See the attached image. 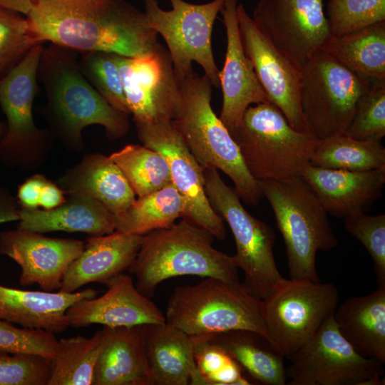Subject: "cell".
Segmentation results:
<instances>
[{
    "label": "cell",
    "mask_w": 385,
    "mask_h": 385,
    "mask_svg": "<svg viewBox=\"0 0 385 385\" xmlns=\"http://www.w3.org/2000/svg\"><path fill=\"white\" fill-rule=\"evenodd\" d=\"M26 18L41 43L76 52L143 57L160 44L145 13L125 0H34Z\"/></svg>",
    "instance_id": "cell-1"
},
{
    "label": "cell",
    "mask_w": 385,
    "mask_h": 385,
    "mask_svg": "<svg viewBox=\"0 0 385 385\" xmlns=\"http://www.w3.org/2000/svg\"><path fill=\"white\" fill-rule=\"evenodd\" d=\"M76 52L53 43L43 47L37 77L46 92L48 131L65 148L79 152L86 127L101 125L114 140L128 133L130 123L129 115L111 106L86 79Z\"/></svg>",
    "instance_id": "cell-2"
},
{
    "label": "cell",
    "mask_w": 385,
    "mask_h": 385,
    "mask_svg": "<svg viewBox=\"0 0 385 385\" xmlns=\"http://www.w3.org/2000/svg\"><path fill=\"white\" fill-rule=\"evenodd\" d=\"M214 240L208 230L185 219L143 235L127 270L135 277L137 289L149 299L160 282L174 277L195 275L240 282L234 257L214 248Z\"/></svg>",
    "instance_id": "cell-3"
},
{
    "label": "cell",
    "mask_w": 385,
    "mask_h": 385,
    "mask_svg": "<svg viewBox=\"0 0 385 385\" xmlns=\"http://www.w3.org/2000/svg\"><path fill=\"white\" fill-rule=\"evenodd\" d=\"M182 101L172 120L203 169L222 170L233 182L246 204L255 206L262 197L257 180L249 172L240 150L211 106L212 83L195 71L178 79Z\"/></svg>",
    "instance_id": "cell-4"
},
{
    "label": "cell",
    "mask_w": 385,
    "mask_h": 385,
    "mask_svg": "<svg viewBox=\"0 0 385 385\" xmlns=\"http://www.w3.org/2000/svg\"><path fill=\"white\" fill-rule=\"evenodd\" d=\"M257 181L282 235L290 279L320 282L317 252L334 248L338 241L317 195L302 177Z\"/></svg>",
    "instance_id": "cell-5"
},
{
    "label": "cell",
    "mask_w": 385,
    "mask_h": 385,
    "mask_svg": "<svg viewBox=\"0 0 385 385\" xmlns=\"http://www.w3.org/2000/svg\"><path fill=\"white\" fill-rule=\"evenodd\" d=\"M230 134L257 180L301 177L320 140L309 131L294 128L270 101L249 106Z\"/></svg>",
    "instance_id": "cell-6"
},
{
    "label": "cell",
    "mask_w": 385,
    "mask_h": 385,
    "mask_svg": "<svg viewBox=\"0 0 385 385\" xmlns=\"http://www.w3.org/2000/svg\"><path fill=\"white\" fill-rule=\"evenodd\" d=\"M165 317L167 324L190 337L245 329L269 338L263 302L247 292L241 282L205 277L193 285L178 286Z\"/></svg>",
    "instance_id": "cell-7"
},
{
    "label": "cell",
    "mask_w": 385,
    "mask_h": 385,
    "mask_svg": "<svg viewBox=\"0 0 385 385\" xmlns=\"http://www.w3.org/2000/svg\"><path fill=\"white\" fill-rule=\"evenodd\" d=\"M205 189L213 209L227 222L234 236L242 285L252 296L265 299L285 279L278 271L273 253L275 235L265 222L250 214L235 190L227 186L217 170L203 169Z\"/></svg>",
    "instance_id": "cell-8"
},
{
    "label": "cell",
    "mask_w": 385,
    "mask_h": 385,
    "mask_svg": "<svg viewBox=\"0 0 385 385\" xmlns=\"http://www.w3.org/2000/svg\"><path fill=\"white\" fill-rule=\"evenodd\" d=\"M43 44L33 47L6 75L0 78V106L6 130L0 138V162L10 168L33 170L46 159L52 135L38 128L33 115L37 73Z\"/></svg>",
    "instance_id": "cell-9"
},
{
    "label": "cell",
    "mask_w": 385,
    "mask_h": 385,
    "mask_svg": "<svg viewBox=\"0 0 385 385\" xmlns=\"http://www.w3.org/2000/svg\"><path fill=\"white\" fill-rule=\"evenodd\" d=\"M301 106L318 140L344 134L373 81L319 51L302 67Z\"/></svg>",
    "instance_id": "cell-10"
},
{
    "label": "cell",
    "mask_w": 385,
    "mask_h": 385,
    "mask_svg": "<svg viewBox=\"0 0 385 385\" xmlns=\"http://www.w3.org/2000/svg\"><path fill=\"white\" fill-rule=\"evenodd\" d=\"M289 385H382L384 364L360 355L339 332L333 314L287 356Z\"/></svg>",
    "instance_id": "cell-11"
},
{
    "label": "cell",
    "mask_w": 385,
    "mask_h": 385,
    "mask_svg": "<svg viewBox=\"0 0 385 385\" xmlns=\"http://www.w3.org/2000/svg\"><path fill=\"white\" fill-rule=\"evenodd\" d=\"M143 1L151 26L165 41L177 78H182L192 72V62L195 61L202 68L212 86L220 88L212 33L225 0L201 4L168 0L172 6L170 11L163 10L156 0Z\"/></svg>",
    "instance_id": "cell-12"
},
{
    "label": "cell",
    "mask_w": 385,
    "mask_h": 385,
    "mask_svg": "<svg viewBox=\"0 0 385 385\" xmlns=\"http://www.w3.org/2000/svg\"><path fill=\"white\" fill-rule=\"evenodd\" d=\"M339 292L331 283L284 279L263 299V317L271 342L284 356L297 351L337 308Z\"/></svg>",
    "instance_id": "cell-13"
},
{
    "label": "cell",
    "mask_w": 385,
    "mask_h": 385,
    "mask_svg": "<svg viewBox=\"0 0 385 385\" xmlns=\"http://www.w3.org/2000/svg\"><path fill=\"white\" fill-rule=\"evenodd\" d=\"M143 145L166 159L172 184L185 202L184 217L212 234L215 238L226 236L222 217L210 205L205 189L203 168L185 144L172 120L135 123Z\"/></svg>",
    "instance_id": "cell-14"
},
{
    "label": "cell",
    "mask_w": 385,
    "mask_h": 385,
    "mask_svg": "<svg viewBox=\"0 0 385 385\" xmlns=\"http://www.w3.org/2000/svg\"><path fill=\"white\" fill-rule=\"evenodd\" d=\"M237 16L244 51L269 101L294 128L309 131L301 106L302 68L269 39L242 3Z\"/></svg>",
    "instance_id": "cell-15"
},
{
    "label": "cell",
    "mask_w": 385,
    "mask_h": 385,
    "mask_svg": "<svg viewBox=\"0 0 385 385\" xmlns=\"http://www.w3.org/2000/svg\"><path fill=\"white\" fill-rule=\"evenodd\" d=\"M120 78L135 123L173 120L182 97L168 51L159 44L150 56L118 55Z\"/></svg>",
    "instance_id": "cell-16"
},
{
    "label": "cell",
    "mask_w": 385,
    "mask_h": 385,
    "mask_svg": "<svg viewBox=\"0 0 385 385\" xmlns=\"http://www.w3.org/2000/svg\"><path fill=\"white\" fill-rule=\"evenodd\" d=\"M325 0H260L252 19L269 39L299 67L332 36Z\"/></svg>",
    "instance_id": "cell-17"
},
{
    "label": "cell",
    "mask_w": 385,
    "mask_h": 385,
    "mask_svg": "<svg viewBox=\"0 0 385 385\" xmlns=\"http://www.w3.org/2000/svg\"><path fill=\"white\" fill-rule=\"evenodd\" d=\"M84 247L82 240L49 237L18 227L0 232V255L19 265V283L36 284L47 292L59 290L68 267Z\"/></svg>",
    "instance_id": "cell-18"
},
{
    "label": "cell",
    "mask_w": 385,
    "mask_h": 385,
    "mask_svg": "<svg viewBox=\"0 0 385 385\" xmlns=\"http://www.w3.org/2000/svg\"><path fill=\"white\" fill-rule=\"evenodd\" d=\"M103 284L107 287L103 295L81 299L68 307L66 314L69 327L98 324L130 327L166 322L165 314L137 289L130 275L120 273Z\"/></svg>",
    "instance_id": "cell-19"
},
{
    "label": "cell",
    "mask_w": 385,
    "mask_h": 385,
    "mask_svg": "<svg viewBox=\"0 0 385 385\" xmlns=\"http://www.w3.org/2000/svg\"><path fill=\"white\" fill-rule=\"evenodd\" d=\"M237 5V0H225L220 10L226 31L227 46L224 66L220 71L222 92L220 119L230 133L238 125L249 106L269 101L244 51Z\"/></svg>",
    "instance_id": "cell-20"
},
{
    "label": "cell",
    "mask_w": 385,
    "mask_h": 385,
    "mask_svg": "<svg viewBox=\"0 0 385 385\" xmlns=\"http://www.w3.org/2000/svg\"><path fill=\"white\" fill-rule=\"evenodd\" d=\"M301 177L313 190L328 214L344 220L369 212L381 197L385 184V167L350 171L309 164Z\"/></svg>",
    "instance_id": "cell-21"
},
{
    "label": "cell",
    "mask_w": 385,
    "mask_h": 385,
    "mask_svg": "<svg viewBox=\"0 0 385 385\" xmlns=\"http://www.w3.org/2000/svg\"><path fill=\"white\" fill-rule=\"evenodd\" d=\"M140 330L150 385H204L190 336L166 322Z\"/></svg>",
    "instance_id": "cell-22"
},
{
    "label": "cell",
    "mask_w": 385,
    "mask_h": 385,
    "mask_svg": "<svg viewBox=\"0 0 385 385\" xmlns=\"http://www.w3.org/2000/svg\"><path fill=\"white\" fill-rule=\"evenodd\" d=\"M143 236L116 230L90 236L82 252L68 267L59 290L74 292L87 284L103 283L123 273L134 261Z\"/></svg>",
    "instance_id": "cell-23"
},
{
    "label": "cell",
    "mask_w": 385,
    "mask_h": 385,
    "mask_svg": "<svg viewBox=\"0 0 385 385\" xmlns=\"http://www.w3.org/2000/svg\"><path fill=\"white\" fill-rule=\"evenodd\" d=\"M97 294L92 288L70 293L24 290L0 284V319L22 327L61 333L69 327L66 314L68 307Z\"/></svg>",
    "instance_id": "cell-24"
},
{
    "label": "cell",
    "mask_w": 385,
    "mask_h": 385,
    "mask_svg": "<svg viewBox=\"0 0 385 385\" xmlns=\"http://www.w3.org/2000/svg\"><path fill=\"white\" fill-rule=\"evenodd\" d=\"M66 195L78 194L101 202L114 215L125 210L135 195L119 168L103 154L88 153L57 180Z\"/></svg>",
    "instance_id": "cell-25"
},
{
    "label": "cell",
    "mask_w": 385,
    "mask_h": 385,
    "mask_svg": "<svg viewBox=\"0 0 385 385\" xmlns=\"http://www.w3.org/2000/svg\"><path fill=\"white\" fill-rule=\"evenodd\" d=\"M68 196L62 205L52 210L20 208L17 227L40 233L63 231L90 236L115 230V215L101 202L82 195Z\"/></svg>",
    "instance_id": "cell-26"
},
{
    "label": "cell",
    "mask_w": 385,
    "mask_h": 385,
    "mask_svg": "<svg viewBox=\"0 0 385 385\" xmlns=\"http://www.w3.org/2000/svg\"><path fill=\"white\" fill-rule=\"evenodd\" d=\"M341 334L361 356L385 362V286L345 300L333 313Z\"/></svg>",
    "instance_id": "cell-27"
},
{
    "label": "cell",
    "mask_w": 385,
    "mask_h": 385,
    "mask_svg": "<svg viewBox=\"0 0 385 385\" xmlns=\"http://www.w3.org/2000/svg\"><path fill=\"white\" fill-rule=\"evenodd\" d=\"M106 327L92 385H150L140 325Z\"/></svg>",
    "instance_id": "cell-28"
},
{
    "label": "cell",
    "mask_w": 385,
    "mask_h": 385,
    "mask_svg": "<svg viewBox=\"0 0 385 385\" xmlns=\"http://www.w3.org/2000/svg\"><path fill=\"white\" fill-rule=\"evenodd\" d=\"M203 337L222 348L241 366L251 381L265 385L287 384L284 356L263 334L236 329Z\"/></svg>",
    "instance_id": "cell-29"
},
{
    "label": "cell",
    "mask_w": 385,
    "mask_h": 385,
    "mask_svg": "<svg viewBox=\"0 0 385 385\" xmlns=\"http://www.w3.org/2000/svg\"><path fill=\"white\" fill-rule=\"evenodd\" d=\"M320 51L365 78L385 80V21L332 36Z\"/></svg>",
    "instance_id": "cell-30"
},
{
    "label": "cell",
    "mask_w": 385,
    "mask_h": 385,
    "mask_svg": "<svg viewBox=\"0 0 385 385\" xmlns=\"http://www.w3.org/2000/svg\"><path fill=\"white\" fill-rule=\"evenodd\" d=\"M185 202L171 183L139 197L123 212L115 215V230L143 235L168 227L185 215Z\"/></svg>",
    "instance_id": "cell-31"
},
{
    "label": "cell",
    "mask_w": 385,
    "mask_h": 385,
    "mask_svg": "<svg viewBox=\"0 0 385 385\" xmlns=\"http://www.w3.org/2000/svg\"><path fill=\"white\" fill-rule=\"evenodd\" d=\"M106 327L92 337L78 335L58 340L48 385H92Z\"/></svg>",
    "instance_id": "cell-32"
},
{
    "label": "cell",
    "mask_w": 385,
    "mask_h": 385,
    "mask_svg": "<svg viewBox=\"0 0 385 385\" xmlns=\"http://www.w3.org/2000/svg\"><path fill=\"white\" fill-rule=\"evenodd\" d=\"M310 164L350 171L379 169L385 167V148L381 140H359L342 134L320 140Z\"/></svg>",
    "instance_id": "cell-33"
},
{
    "label": "cell",
    "mask_w": 385,
    "mask_h": 385,
    "mask_svg": "<svg viewBox=\"0 0 385 385\" xmlns=\"http://www.w3.org/2000/svg\"><path fill=\"white\" fill-rule=\"evenodd\" d=\"M109 157L119 168L138 197L172 183L166 159L160 153L145 145L128 144Z\"/></svg>",
    "instance_id": "cell-34"
},
{
    "label": "cell",
    "mask_w": 385,
    "mask_h": 385,
    "mask_svg": "<svg viewBox=\"0 0 385 385\" xmlns=\"http://www.w3.org/2000/svg\"><path fill=\"white\" fill-rule=\"evenodd\" d=\"M78 64L86 79L111 106L130 114L120 78L118 54L84 52Z\"/></svg>",
    "instance_id": "cell-35"
},
{
    "label": "cell",
    "mask_w": 385,
    "mask_h": 385,
    "mask_svg": "<svg viewBox=\"0 0 385 385\" xmlns=\"http://www.w3.org/2000/svg\"><path fill=\"white\" fill-rule=\"evenodd\" d=\"M41 43L26 17L0 6V78Z\"/></svg>",
    "instance_id": "cell-36"
},
{
    "label": "cell",
    "mask_w": 385,
    "mask_h": 385,
    "mask_svg": "<svg viewBox=\"0 0 385 385\" xmlns=\"http://www.w3.org/2000/svg\"><path fill=\"white\" fill-rule=\"evenodd\" d=\"M191 337L196 367L204 385L252 384L241 366L222 348L203 336Z\"/></svg>",
    "instance_id": "cell-37"
},
{
    "label": "cell",
    "mask_w": 385,
    "mask_h": 385,
    "mask_svg": "<svg viewBox=\"0 0 385 385\" xmlns=\"http://www.w3.org/2000/svg\"><path fill=\"white\" fill-rule=\"evenodd\" d=\"M327 14L332 36H341L385 21V0H329Z\"/></svg>",
    "instance_id": "cell-38"
},
{
    "label": "cell",
    "mask_w": 385,
    "mask_h": 385,
    "mask_svg": "<svg viewBox=\"0 0 385 385\" xmlns=\"http://www.w3.org/2000/svg\"><path fill=\"white\" fill-rule=\"evenodd\" d=\"M344 134L359 140H381L385 135V80L373 81Z\"/></svg>",
    "instance_id": "cell-39"
},
{
    "label": "cell",
    "mask_w": 385,
    "mask_h": 385,
    "mask_svg": "<svg viewBox=\"0 0 385 385\" xmlns=\"http://www.w3.org/2000/svg\"><path fill=\"white\" fill-rule=\"evenodd\" d=\"M55 334L39 328H19L0 319V352L36 354L52 359L58 350Z\"/></svg>",
    "instance_id": "cell-40"
},
{
    "label": "cell",
    "mask_w": 385,
    "mask_h": 385,
    "mask_svg": "<svg viewBox=\"0 0 385 385\" xmlns=\"http://www.w3.org/2000/svg\"><path fill=\"white\" fill-rule=\"evenodd\" d=\"M344 220L346 230L369 253L378 286H385V215L361 213Z\"/></svg>",
    "instance_id": "cell-41"
},
{
    "label": "cell",
    "mask_w": 385,
    "mask_h": 385,
    "mask_svg": "<svg viewBox=\"0 0 385 385\" xmlns=\"http://www.w3.org/2000/svg\"><path fill=\"white\" fill-rule=\"evenodd\" d=\"M51 364L39 355L0 352V385H48Z\"/></svg>",
    "instance_id": "cell-42"
},
{
    "label": "cell",
    "mask_w": 385,
    "mask_h": 385,
    "mask_svg": "<svg viewBox=\"0 0 385 385\" xmlns=\"http://www.w3.org/2000/svg\"><path fill=\"white\" fill-rule=\"evenodd\" d=\"M46 180L44 175L36 173L19 185L16 199L20 208L28 210L38 208L41 190Z\"/></svg>",
    "instance_id": "cell-43"
},
{
    "label": "cell",
    "mask_w": 385,
    "mask_h": 385,
    "mask_svg": "<svg viewBox=\"0 0 385 385\" xmlns=\"http://www.w3.org/2000/svg\"><path fill=\"white\" fill-rule=\"evenodd\" d=\"M20 206L10 190L0 185V224L19 221Z\"/></svg>",
    "instance_id": "cell-44"
},
{
    "label": "cell",
    "mask_w": 385,
    "mask_h": 385,
    "mask_svg": "<svg viewBox=\"0 0 385 385\" xmlns=\"http://www.w3.org/2000/svg\"><path fill=\"white\" fill-rule=\"evenodd\" d=\"M65 194L57 183L47 179L41 190L39 207L47 210L56 208L66 201Z\"/></svg>",
    "instance_id": "cell-45"
},
{
    "label": "cell",
    "mask_w": 385,
    "mask_h": 385,
    "mask_svg": "<svg viewBox=\"0 0 385 385\" xmlns=\"http://www.w3.org/2000/svg\"><path fill=\"white\" fill-rule=\"evenodd\" d=\"M34 0H0V6L27 15L31 11Z\"/></svg>",
    "instance_id": "cell-46"
},
{
    "label": "cell",
    "mask_w": 385,
    "mask_h": 385,
    "mask_svg": "<svg viewBox=\"0 0 385 385\" xmlns=\"http://www.w3.org/2000/svg\"><path fill=\"white\" fill-rule=\"evenodd\" d=\"M6 130V122L0 120V138H1L5 134Z\"/></svg>",
    "instance_id": "cell-47"
}]
</instances>
